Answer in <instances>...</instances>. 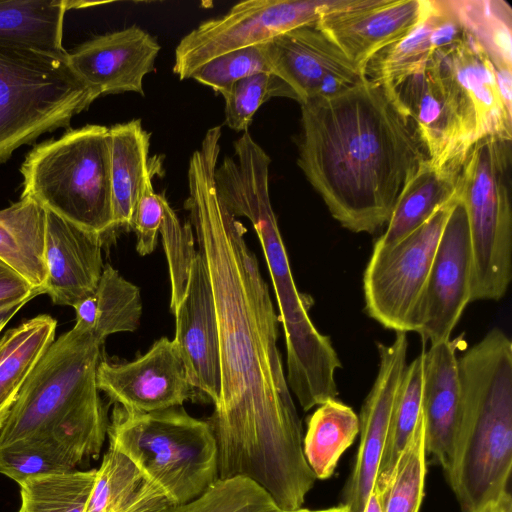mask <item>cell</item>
Wrapping results in <instances>:
<instances>
[{
	"label": "cell",
	"instance_id": "6da1fadb",
	"mask_svg": "<svg viewBox=\"0 0 512 512\" xmlns=\"http://www.w3.org/2000/svg\"><path fill=\"white\" fill-rule=\"evenodd\" d=\"M216 164L188 167L185 209L211 282L221 385L207 420L219 479L245 477L283 510L301 508L316 481L303 452V428L277 347L279 317L246 227L220 202Z\"/></svg>",
	"mask_w": 512,
	"mask_h": 512
},
{
	"label": "cell",
	"instance_id": "7a4b0ae2",
	"mask_svg": "<svg viewBox=\"0 0 512 512\" xmlns=\"http://www.w3.org/2000/svg\"><path fill=\"white\" fill-rule=\"evenodd\" d=\"M300 105L298 166L342 227L378 231L429 161L412 119L390 86L366 78Z\"/></svg>",
	"mask_w": 512,
	"mask_h": 512
},
{
	"label": "cell",
	"instance_id": "3957f363",
	"mask_svg": "<svg viewBox=\"0 0 512 512\" xmlns=\"http://www.w3.org/2000/svg\"><path fill=\"white\" fill-rule=\"evenodd\" d=\"M103 342L80 323L48 347L0 430V445L48 439L81 464L97 458L108 429L96 383Z\"/></svg>",
	"mask_w": 512,
	"mask_h": 512
},
{
	"label": "cell",
	"instance_id": "277c9868",
	"mask_svg": "<svg viewBox=\"0 0 512 512\" xmlns=\"http://www.w3.org/2000/svg\"><path fill=\"white\" fill-rule=\"evenodd\" d=\"M460 417L446 474L462 512L508 489L512 469V342L491 329L458 357Z\"/></svg>",
	"mask_w": 512,
	"mask_h": 512
},
{
	"label": "cell",
	"instance_id": "5b68a950",
	"mask_svg": "<svg viewBox=\"0 0 512 512\" xmlns=\"http://www.w3.org/2000/svg\"><path fill=\"white\" fill-rule=\"evenodd\" d=\"M107 436L109 448L125 455L170 506L195 500L219 479L209 423L182 406L138 412L115 404Z\"/></svg>",
	"mask_w": 512,
	"mask_h": 512
},
{
	"label": "cell",
	"instance_id": "8992f818",
	"mask_svg": "<svg viewBox=\"0 0 512 512\" xmlns=\"http://www.w3.org/2000/svg\"><path fill=\"white\" fill-rule=\"evenodd\" d=\"M20 172V197L103 237L115 230L108 127L88 124L41 142L26 155Z\"/></svg>",
	"mask_w": 512,
	"mask_h": 512
},
{
	"label": "cell",
	"instance_id": "52a82bcc",
	"mask_svg": "<svg viewBox=\"0 0 512 512\" xmlns=\"http://www.w3.org/2000/svg\"><path fill=\"white\" fill-rule=\"evenodd\" d=\"M67 56L0 44V164L40 135L68 128L98 98Z\"/></svg>",
	"mask_w": 512,
	"mask_h": 512
},
{
	"label": "cell",
	"instance_id": "ba28073f",
	"mask_svg": "<svg viewBox=\"0 0 512 512\" xmlns=\"http://www.w3.org/2000/svg\"><path fill=\"white\" fill-rule=\"evenodd\" d=\"M511 141L486 136L463 163L458 196L471 244V302L500 300L512 280Z\"/></svg>",
	"mask_w": 512,
	"mask_h": 512
},
{
	"label": "cell",
	"instance_id": "9c48e42d",
	"mask_svg": "<svg viewBox=\"0 0 512 512\" xmlns=\"http://www.w3.org/2000/svg\"><path fill=\"white\" fill-rule=\"evenodd\" d=\"M259 239L279 309L286 343L287 383L304 411L337 398L341 361L329 337L309 317L312 299L296 287L273 208L248 219Z\"/></svg>",
	"mask_w": 512,
	"mask_h": 512
},
{
	"label": "cell",
	"instance_id": "30bf717a",
	"mask_svg": "<svg viewBox=\"0 0 512 512\" xmlns=\"http://www.w3.org/2000/svg\"><path fill=\"white\" fill-rule=\"evenodd\" d=\"M458 194L387 249L372 251L363 274L365 311L386 329L416 332L430 268Z\"/></svg>",
	"mask_w": 512,
	"mask_h": 512
},
{
	"label": "cell",
	"instance_id": "8fae6325",
	"mask_svg": "<svg viewBox=\"0 0 512 512\" xmlns=\"http://www.w3.org/2000/svg\"><path fill=\"white\" fill-rule=\"evenodd\" d=\"M412 119L430 164L461 170L478 141L475 110L442 57L434 52L424 69L391 87Z\"/></svg>",
	"mask_w": 512,
	"mask_h": 512
},
{
	"label": "cell",
	"instance_id": "7c38bea8",
	"mask_svg": "<svg viewBox=\"0 0 512 512\" xmlns=\"http://www.w3.org/2000/svg\"><path fill=\"white\" fill-rule=\"evenodd\" d=\"M329 0H249L199 24L175 49L173 72L190 79L202 65L226 53L259 45L292 29L314 25Z\"/></svg>",
	"mask_w": 512,
	"mask_h": 512
},
{
	"label": "cell",
	"instance_id": "4fadbf2b",
	"mask_svg": "<svg viewBox=\"0 0 512 512\" xmlns=\"http://www.w3.org/2000/svg\"><path fill=\"white\" fill-rule=\"evenodd\" d=\"M471 274L468 220L458 196L438 242L418 311L416 333L424 343L450 339L471 302Z\"/></svg>",
	"mask_w": 512,
	"mask_h": 512
},
{
	"label": "cell",
	"instance_id": "5bb4252c",
	"mask_svg": "<svg viewBox=\"0 0 512 512\" xmlns=\"http://www.w3.org/2000/svg\"><path fill=\"white\" fill-rule=\"evenodd\" d=\"M265 51L272 74L289 85L300 104L334 96L365 78L316 24L275 36L265 42Z\"/></svg>",
	"mask_w": 512,
	"mask_h": 512
},
{
	"label": "cell",
	"instance_id": "9a60e30c",
	"mask_svg": "<svg viewBox=\"0 0 512 512\" xmlns=\"http://www.w3.org/2000/svg\"><path fill=\"white\" fill-rule=\"evenodd\" d=\"M408 337L395 332L391 344L377 343L379 368L359 417L360 442L342 503L349 512H364L387 441L394 402L407 365Z\"/></svg>",
	"mask_w": 512,
	"mask_h": 512
},
{
	"label": "cell",
	"instance_id": "2e32d148",
	"mask_svg": "<svg viewBox=\"0 0 512 512\" xmlns=\"http://www.w3.org/2000/svg\"><path fill=\"white\" fill-rule=\"evenodd\" d=\"M428 0H329L317 27L364 73L368 61L408 35Z\"/></svg>",
	"mask_w": 512,
	"mask_h": 512
},
{
	"label": "cell",
	"instance_id": "e0dca14e",
	"mask_svg": "<svg viewBox=\"0 0 512 512\" xmlns=\"http://www.w3.org/2000/svg\"><path fill=\"white\" fill-rule=\"evenodd\" d=\"M96 383L115 404L138 412L182 406L196 393L173 340L167 337L131 362L100 361Z\"/></svg>",
	"mask_w": 512,
	"mask_h": 512
},
{
	"label": "cell",
	"instance_id": "ac0fdd59",
	"mask_svg": "<svg viewBox=\"0 0 512 512\" xmlns=\"http://www.w3.org/2000/svg\"><path fill=\"white\" fill-rule=\"evenodd\" d=\"M173 342L198 395L214 405L220 394L218 324L209 274L197 250L185 294L174 310Z\"/></svg>",
	"mask_w": 512,
	"mask_h": 512
},
{
	"label": "cell",
	"instance_id": "d6986e66",
	"mask_svg": "<svg viewBox=\"0 0 512 512\" xmlns=\"http://www.w3.org/2000/svg\"><path fill=\"white\" fill-rule=\"evenodd\" d=\"M161 47L142 28L96 36L80 44L67 59L79 79L98 97L135 92L143 94V80L154 71Z\"/></svg>",
	"mask_w": 512,
	"mask_h": 512
},
{
	"label": "cell",
	"instance_id": "ffe728a7",
	"mask_svg": "<svg viewBox=\"0 0 512 512\" xmlns=\"http://www.w3.org/2000/svg\"><path fill=\"white\" fill-rule=\"evenodd\" d=\"M103 236L46 210L44 292L56 305L75 307L91 296L104 265Z\"/></svg>",
	"mask_w": 512,
	"mask_h": 512
},
{
	"label": "cell",
	"instance_id": "44dd1931",
	"mask_svg": "<svg viewBox=\"0 0 512 512\" xmlns=\"http://www.w3.org/2000/svg\"><path fill=\"white\" fill-rule=\"evenodd\" d=\"M458 343L431 345L424 354L422 412L426 452L448 473L453 459L460 417Z\"/></svg>",
	"mask_w": 512,
	"mask_h": 512
},
{
	"label": "cell",
	"instance_id": "7402d4cb",
	"mask_svg": "<svg viewBox=\"0 0 512 512\" xmlns=\"http://www.w3.org/2000/svg\"><path fill=\"white\" fill-rule=\"evenodd\" d=\"M447 64L470 100L477 117L479 138L512 139V116L498 92L495 68L482 49L466 34L451 50L436 52Z\"/></svg>",
	"mask_w": 512,
	"mask_h": 512
},
{
	"label": "cell",
	"instance_id": "603a6c76",
	"mask_svg": "<svg viewBox=\"0 0 512 512\" xmlns=\"http://www.w3.org/2000/svg\"><path fill=\"white\" fill-rule=\"evenodd\" d=\"M109 139L114 228L130 229L134 208L151 173L150 134L140 119H133L109 127Z\"/></svg>",
	"mask_w": 512,
	"mask_h": 512
},
{
	"label": "cell",
	"instance_id": "cb8c5ba5",
	"mask_svg": "<svg viewBox=\"0 0 512 512\" xmlns=\"http://www.w3.org/2000/svg\"><path fill=\"white\" fill-rule=\"evenodd\" d=\"M45 231L46 210L31 198L0 210V260L43 292Z\"/></svg>",
	"mask_w": 512,
	"mask_h": 512
},
{
	"label": "cell",
	"instance_id": "d4e9b609",
	"mask_svg": "<svg viewBox=\"0 0 512 512\" xmlns=\"http://www.w3.org/2000/svg\"><path fill=\"white\" fill-rule=\"evenodd\" d=\"M462 169V168H461ZM461 170L436 169L425 163L399 196L386 229L372 251L390 248L423 225L458 194Z\"/></svg>",
	"mask_w": 512,
	"mask_h": 512
},
{
	"label": "cell",
	"instance_id": "484cf974",
	"mask_svg": "<svg viewBox=\"0 0 512 512\" xmlns=\"http://www.w3.org/2000/svg\"><path fill=\"white\" fill-rule=\"evenodd\" d=\"M56 327L53 317L42 314L0 338V430L29 374L55 340Z\"/></svg>",
	"mask_w": 512,
	"mask_h": 512
},
{
	"label": "cell",
	"instance_id": "4316f807",
	"mask_svg": "<svg viewBox=\"0 0 512 512\" xmlns=\"http://www.w3.org/2000/svg\"><path fill=\"white\" fill-rule=\"evenodd\" d=\"M80 7V1L0 0V44L65 54V14Z\"/></svg>",
	"mask_w": 512,
	"mask_h": 512
},
{
	"label": "cell",
	"instance_id": "83f0119b",
	"mask_svg": "<svg viewBox=\"0 0 512 512\" xmlns=\"http://www.w3.org/2000/svg\"><path fill=\"white\" fill-rule=\"evenodd\" d=\"M168 502L144 480L122 453L108 448L94 484L86 512H159Z\"/></svg>",
	"mask_w": 512,
	"mask_h": 512
},
{
	"label": "cell",
	"instance_id": "f1b7e54d",
	"mask_svg": "<svg viewBox=\"0 0 512 512\" xmlns=\"http://www.w3.org/2000/svg\"><path fill=\"white\" fill-rule=\"evenodd\" d=\"M74 309L76 322L104 343L111 334L133 332L139 327L142 314L140 290L106 264L95 292Z\"/></svg>",
	"mask_w": 512,
	"mask_h": 512
},
{
	"label": "cell",
	"instance_id": "f546056e",
	"mask_svg": "<svg viewBox=\"0 0 512 512\" xmlns=\"http://www.w3.org/2000/svg\"><path fill=\"white\" fill-rule=\"evenodd\" d=\"M359 433V417L354 410L330 399L317 406L307 419L303 452L316 479L330 478L342 454Z\"/></svg>",
	"mask_w": 512,
	"mask_h": 512
},
{
	"label": "cell",
	"instance_id": "4dcf8cb0",
	"mask_svg": "<svg viewBox=\"0 0 512 512\" xmlns=\"http://www.w3.org/2000/svg\"><path fill=\"white\" fill-rule=\"evenodd\" d=\"M464 32L494 68L512 69V9L503 0H447Z\"/></svg>",
	"mask_w": 512,
	"mask_h": 512
},
{
	"label": "cell",
	"instance_id": "1f68e13d",
	"mask_svg": "<svg viewBox=\"0 0 512 512\" xmlns=\"http://www.w3.org/2000/svg\"><path fill=\"white\" fill-rule=\"evenodd\" d=\"M424 354L425 348L406 365L394 402L387 441L374 484L383 492L392 478L401 452L422 415Z\"/></svg>",
	"mask_w": 512,
	"mask_h": 512
},
{
	"label": "cell",
	"instance_id": "d6a6232c",
	"mask_svg": "<svg viewBox=\"0 0 512 512\" xmlns=\"http://www.w3.org/2000/svg\"><path fill=\"white\" fill-rule=\"evenodd\" d=\"M433 23L432 1L428 0L426 12L417 26L368 61L364 68L365 78L392 87L424 69L434 53L430 39Z\"/></svg>",
	"mask_w": 512,
	"mask_h": 512
},
{
	"label": "cell",
	"instance_id": "836d02e7",
	"mask_svg": "<svg viewBox=\"0 0 512 512\" xmlns=\"http://www.w3.org/2000/svg\"><path fill=\"white\" fill-rule=\"evenodd\" d=\"M96 469L33 476L20 486L22 512H86Z\"/></svg>",
	"mask_w": 512,
	"mask_h": 512
},
{
	"label": "cell",
	"instance_id": "e575fe53",
	"mask_svg": "<svg viewBox=\"0 0 512 512\" xmlns=\"http://www.w3.org/2000/svg\"><path fill=\"white\" fill-rule=\"evenodd\" d=\"M426 441L423 412L396 463L383 492L382 512H419L426 477Z\"/></svg>",
	"mask_w": 512,
	"mask_h": 512
},
{
	"label": "cell",
	"instance_id": "d590c367",
	"mask_svg": "<svg viewBox=\"0 0 512 512\" xmlns=\"http://www.w3.org/2000/svg\"><path fill=\"white\" fill-rule=\"evenodd\" d=\"M159 512H283L254 481L237 476L218 479L201 496Z\"/></svg>",
	"mask_w": 512,
	"mask_h": 512
},
{
	"label": "cell",
	"instance_id": "8d00e7d4",
	"mask_svg": "<svg viewBox=\"0 0 512 512\" xmlns=\"http://www.w3.org/2000/svg\"><path fill=\"white\" fill-rule=\"evenodd\" d=\"M75 458L48 439H25L0 445V473L18 484L27 478L75 470Z\"/></svg>",
	"mask_w": 512,
	"mask_h": 512
},
{
	"label": "cell",
	"instance_id": "74e56055",
	"mask_svg": "<svg viewBox=\"0 0 512 512\" xmlns=\"http://www.w3.org/2000/svg\"><path fill=\"white\" fill-rule=\"evenodd\" d=\"M225 101V121L234 131L246 132L257 110L273 97L297 101L293 90L272 73H259L237 81L222 95Z\"/></svg>",
	"mask_w": 512,
	"mask_h": 512
},
{
	"label": "cell",
	"instance_id": "f35d334b",
	"mask_svg": "<svg viewBox=\"0 0 512 512\" xmlns=\"http://www.w3.org/2000/svg\"><path fill=\"white\" fill-rule=\"evenodd\" d=\"M162 237L171 282L170 309H176L185 294L192 264L196 258L195 236L190 222L182 224L163 198Z\"/></svg>",
	"mask_w": 512,
	"mask_h": 512
},
{
	"label": "cell",
	"instance_id": "ab89813d",
	"mask_svg": "<svg viewBox=\"0 0 512 512\" xmlns=\"http://www.w3.org/2000/svg\"><path fill=\"white\" fill-rule=\"evenodd\" d=\"M259 73H272L265 43L213 58L199 67L191 79L224 95L237 81Z\"/></svg>",
	"mask_w": 512,
	"mask_h": 512
},
{
	"label": "cell",
	"instance_id": "60d3db41",
	"mask_svg": "<svg viewBox=\"0 0 512 512\" xmlns=\"http://www.w3.org/2000/svg\"><path fill=\"white\" fill-rule=\"evenodd\" d=\"M163 198V194L154 192L150 173L144 182L130 224V229L137 236L136 250L141 256L152 253L157 245L163 216Z\"/></svg>",
	"mask_w": 512,
	"mask_h": 512
},
{
	"label": "cell",
	"instance_id": "b9f144b4",
	"mask_svg": "<svg viewBox=\"0 0 512 512\" xmlns=\"http://www.w3.org/2000/svg\"><path fill=\"white\" fill-rule=\"evenodd\" d=\"M434 23L431 31V43L434 52H444L458 46L466 33L461 27L447 0H432Z\"/></svg>",
	"mask_w": 512,
	"mask_h": 512
},
{
	"label": "cell",
	"instance_id": "7bdbcfd3",
	"mask_svg": "<svg viewBox=\"0 0 512 512\" xmlns=\"http://www.w3.org/2000/svg\"><path fill=\"white\" fill-rule=\"evenodd\" d=\"M40 294H44V292L33 288L17 272L0 260V303L35 298Z\"/></svg>",
	"mask_w": 512,
	"mask_h": 512
},
{
	"label": "cell",
	"instance_id": "ee69618b",
	"mask_svg": "<svg viewBox=\"0 0 512 512\" xmlns=\"http://www.w3.org/2000/svg\"><path fill=\"white\" fill-rule=\"evenodd\" d=\"M495 79L504 108L512 116V69L495 68Z\"/></svg>",
	"mask_w": 512,
	"mask_h": 512
},
{
	"label": "cell",
	"instance_id": "f6af8a7d",
	"mask_svg": "<svg viewBox=\"0 0 512 512\" xmlns=\"http://www.w3.org/2000/svg\"><path fill=\"white\" fill-rule=\"evenodd\" d=\"M471 512H512V496L507 489Z\"/></svg>",
	"mask_w": 512,
	"mask_h": 512
},
{
	"label": "cell",
	"instance_id": "bcb514c9",
	"mask_svg": "<svg viewBox=\"0 0 512 512\" xmlns=\"http://www.w3.org/2000/svg\"><path fill=\"white\" fill-rule=\"evenodd\" d=\"M33 298H24L0 303V332L10 319Z\"/></svg>",
	"mask_w": 512,
	"mask_h": 512
},
{
	"label": "cell",
	"instance_id": "7dc6e473",
	"mask_svg": "<svg viewBox=\"0 0 512 512\" xmlns=\"http://www.w3.org/2000/svg\"><path fill=\"white\" fill-rule=\"evenodd\" d=\"M382 490L374 485L372 493L367 501L364 512H382Z\"/></svg>",
	"mask_w": 512,
	"mask_h": 512
},
{
	"label": "cell",
	"instance_id": "c3c4849f",
	"mask_svg": "<svg viewBox=\"0 0 512 512\" xmlns=\"http://www.w3.org/2000/svg\"><path fill=\"white\" fill-rule=\"evenodd\" d=\"M283 512H349L347 506L340 504L338 506H333L325 509H308V508H298L295 510L283 511Z\"/></svg>",
	"mask_w": 512,
	"mask_h": 512
}]
</instances>
